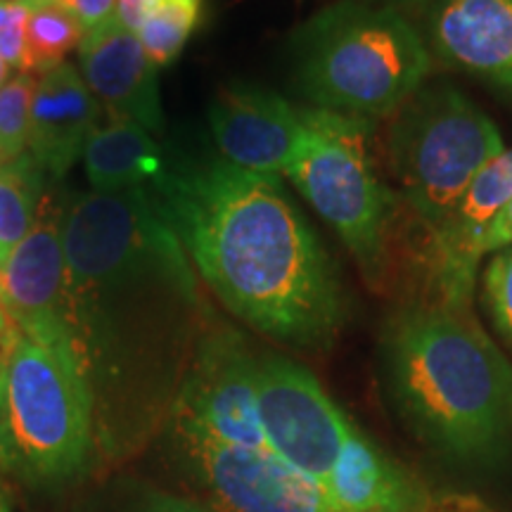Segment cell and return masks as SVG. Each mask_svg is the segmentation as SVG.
<instances>
[{
    "label": "cell",
    "mask_w": 512,
    "mask_h": 512,
    "mask_svg": "<svg viewBox=\"0 0 512 512\" xmlns=\"http://www.w3.org/2000/svg\"><path fill=\"white\" fill-rule=\"evenodd\" d=\"M64 323L95 432H131L181 387L195 271L147 188L64 202Z\"/></svg>",
    "instance_id": "1"
},
{
    "label": "cell",
    "mask_w": 512,
    "mask_h": 512,
    "mask_svg": "<svg viewBox=\"0 0 512 512\" xmlns=\"http://www.w3.org/2000/svg\"><path fill=\"white\" fill-rule=\"evenodd\" d=\"M147 192L228 311L287 347L320 349L337 337L342 287L280 176L188 159L164 162Z\"/></svg>",
    "instance_id": "2"
},
{
    "label": "cell",
    "mask_w": 512,
    "mask_h": 512,
    "mask_svg": "<svg viewBox=\"0 0 512 512\" xmlns=\"http://www.w3.org/2000/svg\"><path fill=\"white\" fill-rule=\"evenodd\" d=\"M382 366L401 418L460 460L494 458L512 434V363L470 311L422 302L382 337Z\"/></svg>",
    "instance_id": "3"
},
{
    "label": "cell",
    "mask_w": 512,
    "mask_h": 512,
    "mask_svg": "<svg viewBox=\"0 0 512 512\" xmlns=\"http://www.w3.org/2000/svg\"><path fill=\"white\" fill-rule=\"evenodd\" d=\"M299 91L318 110L373 124L392 119L427 83L432 53L403 12L337 0L294 31Z\"/></svg>",
    "instance_id": "4"
},
{
    "label": "cell",
    "mask_w": 512,
    "mask_h": 512,
    "mask_svg": "<svg viewBox=\"0 0 512 512\" xmlns=\"http://www.w3.org/2000/svg\"><path fill=\"white\" fill-rule=\"evenodd\" d=\"M95 434L93 399L74 356L19 335L0 401V470L31 484L72 479Z\"/></svg>",
    "instance_id": "5"
},
{
    "label": "cell",
    "mask_w": 512,
    "mask_h": 512,
    "mask_svg": "<svg viewBox=\"0 0 512 512\" xmlns=\"http://www.w3.org/2000/svg\"><path fill=\"white\" fill-rule=\"evenodd\" d=\"M304 143L285 176L344 242L370 283L389 266L396 195L382 183L370 152V124L304 107Z\"/></svg>",
    "instance_id": "6"
},
{
    "label": "cell",
    "mask_w": 512,
    "mask_h": 512,
    "mask_svg": "<svg viewBox=\"0 0 512 512\" xmlns=\"http://www.w3.org/2000/svg\"><path fill=\"white\" fill-rule=\"evenodd\" d=\"M505 150L489 114L451 83H425L392 117V174L422 226L434 230L467 185Z\"/></svg>",
    "instance_id": "7"
},
{
    "label": "cell",
    "mask_w": 512,
    "mask_h": 512,
    "mask_svg": "<svg viewBox=\"0 0 512 512\" xmlns=\"http://www.w3.org/2000/svg\"><path fill=\"white\" fill-rule=\"evenodd\" d=\"M256 408L266 444L280 460L323 484L354 422L309 370L285 356H256Z\"/></svg>",
    "instance_id": "8"
},
{
    "label": "cell",
    "mask_w": 512,
    "mask_h": 512,
    "mask_svg": "<svg viewBox=\"0 0 512 512\" xmlns=\"http://www.w3.org/2000/svg\"><path fill=\"white\" fill-rule=\"evenodd\" d=\"M254 370L256 356L238 332H204L169 408V422L223 444L271 451L256 408Z\"/></svg>",
    "instance_id": "9"
},
{
    "label": "cell",
    "mask_w": 512,
    "mask_h": 512,
    "mask_svg": "<svg viewBox=\"0 0 512 512\" xmlns=\"http://www.w3.org/2000/svg\"><path fill=\"white\" fill-rule=\"evenodd\" d=\"M171 432L219 512H339L323 484L273 451L223 444L176 425Z\"/></svg>",
    "instance_id": "10"
},
{
    "label": "cell",
    "mask_w": 512,
    "mask_h": 512,
    "mask_svg": "<svg viewBox=\"0 0 512 512\" xmlns=\"http://www.w3.org/2000/svg\"><path fill=\"white\" fill-rule=\"evenodd\" d=\"M64 202L46 190L36 221L0 266V306L22 337L72 354L64 323Z\"/></svg>",
    "instance_id": "11"
},
{
    "label": "cell",
    "mask_w": 512,
    "mask_h": 512,
    "mask_svg": "<svg viewBox=\"0 0 512 512\" xmlns=\"http://www.w3.org/2000/svg\"><path fill=\"white\" fill-rule=\"evenodd\" d=\"M512 200V150H503L467 185L451 214L430 230L427 283L434 304L470 311L482 238Z\"/></svg>",
    "instance_id": "12"
},
{
    "label": "cell",
    "mask_w": 512,
    "mask_h": 512,
    "mask_svg": "<svg viewBox=\"0 0 512 512\" xmlns=\"http://www.w3.org/2000/svg\"><path fill=\"white\" fill-rule=\"evenodd\" d=\"M221 159L252 174L280 176L304 143L302 110L266 88H226L209 105Z\"/></svg>",
    "instance_id": "13"
},
{
    "label": "cell",
    "mask_w": 512,
    "mask_h": 512,
    "mask_svg": "<svg viewBox=\"0 0 512 512\" xmlns=\"http://www.w3.org/2000/svg\"><path fill=\"white\" fill-rule=\"evenodd\" d=\"M422 38L439 62L512 95V0H432Z\"/></svg>",
    "instance_id": "14"
},
{
    "label": "cell",
    "mask_w": 512,
    "mask_h": 512,
    "mask_svg": "<svg viewBox=\"0 0 512 512\" xmlns=\"http://www.w3.org/2000/svg\"><path fill=\"white\" fill-rule=\"evenodd\" d=\"M79 72L112 119L133 121L150 133L162 131L157 67L145 55L136 31L126 29L117 17L83 34Z\"/></svg>",
    "instance_id": "15"
},
{
    "label": "cell",
    "mask_w": 512,
    "mask_h": 512,
    "mask_svg": "<svg viewBox=\"0 0 512 512\" xmlns=\"http://www.w3.org/2000/svg\"><path fill=\"white\" fill-rule=\"evenodd\" d=\"M100 102L79 67H60L36 76L31 100L29 157L50 178H64L83 157L88 138L98 128Z\"/></svg>",
    "instance_id": "16"
},
{
    "label": "cell",
    "mask_w": 512,
    "mask_h": 512,
    "mask_svg": "<svg viewBox=\"0 0 512 512\" xmlns=\"http://www.w3.org/2000/svg\"><path fill=\"white\" fill-rule=\"evenodd\" d=\"M339 512H432L434 496L413 472L354 425L323 482Z\"/></svg>",
    "instance_id": "17"
},
{
    "label": "cell",
    "mask_w": 512,
    "mask_h": 512,
    "mask_svg": "<svg viewBox=\"0 0 512 512\" xmlns=\"http://www.w3.org/2000/svg\"><path fill=\"white\" fill-rule=\"evenodd\" d=\"M81 159L93 192L147 188L164 169L162 150L152 133L124 119L95 128Z\"/></svg>",
    "instance_id": "18"
},
{
    "label": "cell",
    "mask_w": 512,
    "mask_h": 512,
    "mask_svg": "<svg viewBox=\"0 0 512 512\" xmlns=\"http://www.w3.org/2000/svg\"><path fill=\"white\" fill-rule=\"evenodd\" d=\"M46 190V171L29 155L0 164V266L27 238Z\"/></svg>",
    "instance_id": "19"
},
{
    "label": "cell",
    "mask_w": 512,
    "mask_h": 512,
    "mask_svg": "<svg viewBox=\"0 0 512 512\" xmlns=\"http://www.w3.org/2000/svg\"><path fill=\"white\" fill-rule=\"evenodd\" d=\"M204 0H155L136 34L155 67H166L183 53L202 19Z\"/></svg>",
    "instance_id": "20"
},
{
    "label": "cell",
    "mask_w": 512,
    "mask_h": 512,
    "mask_svg": "<svg viewBox=\"0 0 512 512\" xmlns=\"http://www.w3.org/2000/svg\"><path fill=\"white\" fill-rule=\"evenodd\" d=\"M27 22V62L24 74L41 76L60 67L72 50H79L83 29L67 12L48 3H29Z\"/></svg>",
    "instance_id": "21"
},
{
    "label": "cell",
    "mask_w": 512,
    "mask_h": 512,
    "mask_svg": "<svg viewBox=\"0 0 512 512\" xmlns=\"http://www.w3.org/2000/svg\"><path fill=\"white\" fill-rule=\"evenodd\" d=\"M36 76L12 74L0 86V164L29 155L31 100Z\"/></svg>",
    "instance_id": "22"
},
{
    "label": "cell",
    "mask_w": 512,
    "mask_h": 512,
    "mask_svg": "<svg viewBox=\"0 0 512 512\" xmlns=\"http://www.w3.org/2000/svg\"><path fill=\"white\" fill-rule=\"evenodd\" d=\"M484 299L496 328L512 342V247L491 254L484 271Z\"/></svg>",
    "instance_id": "23"
},
{
    "label": "cell",
    "mask_w": 512,
    "mask_h": 512,
    "mask_svg": "<svg viewBox=\"0 0 512 512\" xmlns=\"http://www.w3.org/2000/svg\"><path fill=\"white\" fill-rule=\"evenodd\" d=\"M27 22L29 5L24 0H0V57L12 74H24Z\"/></svg>",
    "instance_id": "24"
},
{
    "label": "cell",
    "mask_w": 512,
    "mask_h": 512,
    "mask_svg": "<svg viewBox=\"0 0 512 512\" xmlns=\"http://www.w3.org/2000/svg\"><path fill=\"white\" fill-rule=\"evenodd\" d=\"M29 3L55 5V8L76 19L83 34L100 29L102 24L117 17V0H29Z\"/></svg>",
    "instance_id": "25"
},
{
    "label": "cell",
    "mask_w": 512,
    "mask_h": 512,
    "mask_svg": "<svg viewBox=\"0 0 512 512\" xmlns=\"http://www.w3.org/2000/svg\"><path fill=\"white\" fill-rule=\"evenodd\" d=\"M508 247H512V200L505 204L501 214L494 219V223L486 228L482 245H479V249H482V259L484 256L503 252V249Z\"/></svg>",
    "instance_id": "26"
},
{
    "label": "cell",
    "mask_w": 512,
    "mask_h": 512,
    "mask_svg": "<svg viewBox=\"0 0 512 512\" xmlns=\"http://www.w3.org/2000/svg\"><path fill=\"white\" fill-rule=\"evenodd\" d=\"M19 339V332L12 320L8 318L3 306H0V401H3L5 382H8V370H10V358L15 351V344Z\"/></svg>",
    "instance_id": "27"
},
{
    "label": "cell",
    "mask_w": 512,
    "mask_h": 512,
    "mask_svg": "<svg viewBox=\"0 0 512 512\" xmlns=\"http://www.w3.org/2000/svg\"><path fill=\"white\" fill-rule=\"evenodd\" d=\"M136 512H219V510H209L200 503L185 501V498H178V496L150 494L143 503L138 505Z\"/></svg>",
    "instance_id": "28"
},
{
    "label": "cell",
    "mask_w": 512,
    "mask_h": 512,
    "mask_svg": "<svg viewBox=\"0 0 512 512\" xmlns=\"http://www.w3.org/2000/svg\"><path fill=\"white\" fill-rule=\"evenodd\" d=\"M152 3H155V0H117V19L126 29L136 31Z\"/></svg>",
    "instance_id": "29"
},
{
    "label": "cell",
    "mask_w": 512,
    "mask_h": 512,
    "mask_svg": "<svg viewBox=\"0 0 512 512\" xmlns=\"http://www.w3.org/2000/svg\"><path fill=\"white\" fill-rule=\"evenodd\" d=\"M366 3H375V5H384V8L392 10H406V8H415V5H427L432 0H366Z\"/></svg>",
    "instance_id": "30"
},
{
    "label": "cell",
    "mask_w": 512,
    "mask_h": 512,
    "mask_svg": "<svg viewBox=\"0 0 512 512\" xmlns=\"http://www.w3.org/2000/svg\"><path fill=\"white\" fill-rule=\"evenodd\" d=\"M10 76H12V72L8 69V64H5V62H3V57H0V86H3V83L8 81Z\"/></svg>",
    "instance_id": "31"
},
{
    "label": "cell",
    "mask_w": 512,
    "mask_h": 512,
    "mask_svg": "<svg viewBox=\"0 0 512 512\" xmlns=\"http://www.w3.org/2000/svg\"><path fill=\"white\" fill-rule=\"evenodd\" d=\"M0 512H10L8 503H5V498H3V494H0Z\"/></svg>",
    "instance_id": "32"
}]
</instances>
